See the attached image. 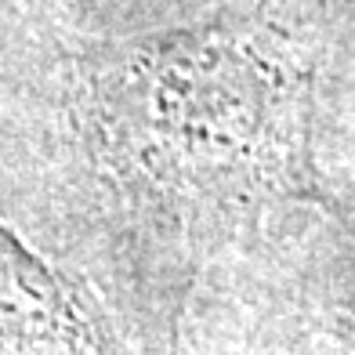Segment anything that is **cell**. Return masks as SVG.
Returning <instances> with one entry per match:
<instances>
[{
	"label": "cell",
	"instance_id": "2",
	"mask_svg": "<svg viewBox=\"0 0 355 355\" xmlns=\"http://www.w3.org/2000/svg\"><path fill=\"white\" fill-rule=\"evenodd\" d=\"M0 355H123L94 304L0 218Z\"/></svg>",
	"mask_w": 355,
	"mask_h": 355
},
{
	"label": "cell",
	"instance_id": "1",
	"mask_svg": "<svg viewBox=\"0 0 355 355\" xmlns=\"http://www.w3.org/2000/svg\"><path fill=\"white\" fill-rule=\"evenodd\" d=\"M268 112L261 58L214 19L84 58L69 131L135 286L182 290V276L214 261L221 232L261 189Z\"/></svg>",
	"mask_w": 355,
	"mask_h": 355
}]
</instances>
